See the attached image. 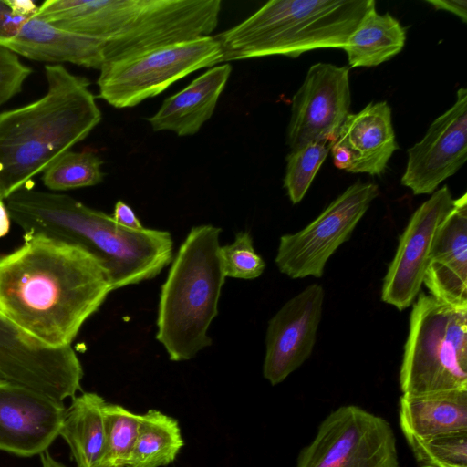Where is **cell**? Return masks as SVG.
Masks as SVG:
<instances>
[{
  "instance_id": "26",
  "label": "cell",
  "mask_w": 467,
  "mask_h": 467,
  "mask_svg": "<svg viewBox=\"0 0 467 467\" xmlns=\"http://www.w3.org/2000/svg\"><path fill=\"white\" fill-rule=\"evenodd\" d=\"M105 446L99 467H127L141 420L126 408L108 403L104 409Z\"/></svg>"
},
{
  "instance_id": "7",
  "label": "cell",
  "mask_w": 467,
  "mask_h": 467,
  "mask_svg": "<svg viewBox=\"0 0 467 467\" xmlns=\"http://www.w3.org/2000/svg\"><path fill=\"white\" fill-rule=\"evenodd\" d=\"M403 394L467 389V309L420 293L400 370Z\"/></svg>"
},
{
  "instance_id": "4",
  "label": "cell",
  "mask_w": 467,
  "mask_h": 467,
  "mask_svg": "<svg viewBox=\"0 0 467 467\" xmlns=\"http://www.w3.org/2000/svg\"><path fill=\"white\" fill-rule=\"evenodd\" d=\"M221 5L220 0H47L35 16L102 41L107 63L209 36Z\"/></svg>"
},
{
  "instance_id": "1",
  "label": "cell",
  "mask_w": 467,
  "mask_h": 467,
  "mask_svg": "<svg viewBox=\"0 0 467 467\" xmlns=\"http://www.w3.org/2000/svg\"><path fill=\"white\" fill-rule=\"evenodd\" d=\"M111 291L104 265L67 242L26 234L0 256V313L50 348L71 346Z\"/></svg>"
},
{
  "instance_id": "37",
  "label": "cell",
  "mask_w": 467,
  "mask_h": 467,
  "mask_svg": "<svg viewBox=\"0 0 467 467\" xmlns=\"http://www.w3.org/2000/svg\"><path fill=\"white\" fill-rule=\"evenodd\" d=\"M0 201H2V200L0 199Z\"/></svg>"
},
{
  "instance_id": "32",
  "label": "cell",
  "mask_w": 467,
  "mask_h": 467,
  "mask_svg": "<svg viewBox=\"0 0 467 467\" xmlns=\"http://www.w3.org/2000/svg\"><path fill=\"white\" fill-rule=\"evenodd\" d=\"M111 216L118 224L130 230H141L144 228L132 208L122 201L116 202Z\"/></svg>"
},
{
  "instance_id": "36",
  "label": "cell",
  "mask_w": 467,
  "mask_h": 467,
  "mask_svg": "<svg viewBox=\"0 0 467 467\" xmlns=\"http://www.w3.org/2000/svg\"><path fill=\"white\" fill-rule=\"evenodd\" d=\"M41 467H67L62 462L57 461L48 451L40 454Z\"/></svg>"
},
{
  "instance_id": "17",
  "label": "cell",
  "mask_w": 467,
  "mask_h": 467,
  "mask_svg": "<svg viewBox=\"0 0 467 467\" xmlns=\"http://www.w3.org/2000/svg\"><path fill=\"white\" fill-rule=\"evenodd\" d=\"M334 165L351 173L381 175L398 149L391 108L387 101L370 102L350 113L329 143Z\"/></svg>"
},
{
  "instance_id": "29",
  "label": "cell",
  "mask_w": 467,
  "mask_h": 467,
  "mask_svg": "<svg viewBox=\"0 0 467 467\" xmlns=\"http://www.w3.org/2000/svg\"><path fill=\"white\" fill-rule=\"evenodd\" d=\"M219 255L225 277L254 279L265 268V261L255 252L253 239L246 231L237 233L233 243L220 246Z\"/></svg>"
},
{
  "instance_id": "31",
  "label": "cell",
  "mask_w": 467,
  "mask_h": 467,
  "mask_svg": "<svg viewBox=\"0 0 467 467\" xmlns=\"http://www.w3.org/2000/svg\"><path fill=\"white\" fill-rule=\"evenodd\" d=\"M26 20L12 10L7 0H0V46L14 38Z\"/></svg>"
},
{
  "instance_id": "8",
  "label": "cell",
  "mask_w": 467,
  "mask_h": 467,
  "mask_svg": "<svg viewBox=\"0 0 467 467\" xmlns=\"http://www.w3.org/2000/svg\"><path fill=\"white\" fill-rule=\"evenodd\" d=\"M222 51L214 36H202L159 47L105 63L99 69V96L123 109L155 97L191 73L221 64Z\"/></svg>"
},
{
  "instance_id": "21",
  "label": "cell",
  "mask_w": 467,
  "mask_h": 467,
  "mask_svg": "<svg viewBox=\"0 0 467 467\" xmlns=\"http://www.w3.org/2000/svg\"><path fill=\"white\" fill-rule=\"evenodd\" d=\"M399 405L405 438L426 439L467 431V389L402 394Z\"/></svg>"
},
{
  "instance_id": "35",
  "label": "cell",
  "mask_w": 467,
  "mask_h": 467,
  "mask_svg": "<svg viewBox=\"0 0 467 467\" xmlns=\"http://www.w3.org/2000/svg\"><path fill=\"white\" fill-rule=\"evenodd\" d=\"M10 229V216L3 201H0V238L5 236Z\"/></svg>"
},
{
  "instance_id": "14",
  "label": "cell",
  "mask_w": 467,
  "mask_h": 467,
  "mask_svg": "<svg viewBox=\"0 0 467 467\" xmlns=\"http://www.w3.org/2000/svg\"><path fill=\"white\" fill-rule=\"evenodd\" d=\"M467 159V90H457L453 105L436 118L423 138L408 150L401 184L413 194H431Z\"/></svg>"
},
{
  "instance_id": "18",
  "label": "cell",
  "mask_w": 467,
  "mask_h": 467,
  "mask_svg": "<svg viewBox=\"0 0 467 467\" xmlns=\"http://www.w3.org/2000/svg\"><path fill=\"white\" fill-rule=\"evenodd\" d=\"M423 283L430 295L467 309V194L455 199L433 243Z\"/></svg>"
},
{
  "instance_id": "11",
  "label": "cell",
  "mask_w": 467,
  "mask_h": 467,
  "mask_svg": "<svg viewBox=\"0 0 467 467\" xmlns=\"http://www.w3.org/2000/svg\"><path fill=\"white\" fill-rule=\"evenodd\" d=\"M83 368L71 346L50 348L0 313V379L63 402L81 389Z\"/></svg>"
},
{
  "instance_id": "16",
  "label": "cell",
  "mask_w": 467,
  "mask_h": 467,
  "mask_svg": "<svg viewBox=\"0 0 467 467\" xmlns=\"http://www.w3.org/2000/svg\"><path fill=\"white\" fill-rule=\"evenodd\" d=\"M65 411L63 402L0 379V451L40 455L59 436Z\"/></svg>"
},
{
  "instance_id": "10",
  "label": "cell",
  "mask_w": 467,
  "mask_h": 467,
  "mask_svg": "<svg viewBox=\"0 0 467 467\" xmlns=\"http://www.w3.org/2000/svg\"><path fill=\"white\" fill-rule=\"evenodd\" d=\"M379 194L377 184L356 182L305 228L282 235L275 259L279 271L293 279L321 277L327 260L349 240Z\"/></svg>"
},
{
  "instance_id": "25",
  "label": "cell",
  "mask_w": 467,
  "mask_h": 467,
  "mask_svg": "<svg viewBox=\"0 0 467 467\" xmlns=\"http://www.w3.org/2000/svg\"><path fill=\"white\" fill-rule=\"evenodd\" d=\"M102 160L91 149L68 150L44 171V185L52 191H67L94 186L103 181Z\"/></svg>"
},
{
  "instance_id": "30",
  "label": "cell",
  "mask_w": 467,
  "mask_h": 467,
  "mask_svg": "<svg viewBox=\"0 0 467 467\" xmlns=\"http://www.w3.org/2000/svg\"><path fill=\"white\" fill-rule=\"evenodd\" d=\"M32 69L18 56L0 46V106L18 94Z\"/></svg>"
},
{
  "instance_id": "9",
  "label": "cell",
  "mask_w": 467,
  "mask_h": 467,
  "mask_svg": "<svg viewBox=\"0 0 467 467\" xmlns=\"http://www.w3.org/2000/svg\"><path fill=\"white\" fill-rule=\"evenodd\" d=\"M296 467H400L396 438L383 418L341 406L321 422Z\"/></svg>"
},
{
  "instance_id": "22",
  "label": "cell",
  "mask_w": 467,
  "mask_h": 467,
  "mask_svg": "<svg viewBox=\"0 0 467 467\" xmlns=\"http://www.w3.org/2000/svg\"><path fill=\"white\" fill-rule=\"evenodd\" d=\"M107 401L94 392L75 396L59 430L78 467H99L105 446Z\"/></svg>"
},
{
  "instance_id": "34",
  "label": "cell",
  "mask_w": 467,
  "mask_h": 467,
  "mask_svg": "<svg viewBox=\"0 0 467 467\" xmlns=\"http://www.w3.org/2000/svg\"><path fill=\"white\" fill-rule=\"evenodd\" d=\"M12 10L18 16L26 19L35 16L38 6L30 0H7Z\"/></svg>"
},
{
  "instance_id": "12",
  "label": "cell",
  "mask_w": 467,
  "mask_h": 467,
  "mask_svg": "<svg viewBox=\"0 0 467 467\" xmlns=\"http://www.w3.org/2000/svg\"><path fill=\"white\" fill-rule=\"evenodd\" d=\"M350 105L349 68L323 62L312 65L292 99L286 135L289 148L329 145L350 114Z\"/></svg>"
},
{
  "instance_id": "5",
  "label": "cell",
  "mask_w": 467,
  "mask_h": 467,
  "mask_svg": "<svg viewBox=\"0 0 467 467\" xmlns=\"http://www.w3.org/2000/svg\"><path fill=\"white\" fill-rule=\"evenodd\" d=\"M374 0H272L214 38L223 62L342 48Z\"/></svg>"
},
{
  "instance_id": "2",
  "label": "cell",
  "mask_w": 467,
  "mask_h": 467,
  "mask_svg": "<svg viewBox=\"0 0 467 467\" xmlns=\"http://www.w3.org/2000/svg\"><path fill=\"white\" fill-rule=\"evenodd\" d=\"M5 200L10 219L24 234H43L86 250L104 265L113 290L154 278L173 259L169 232L130 230L71 196L27 185Z\"/></svg>"
},
{
  "instance_id": "33",
  "label": "cell",
  "mask_w": 467,
  "mask_h": 467,
  "mask_svg": "<svg viewBox=\"0 0 467 467\" xmlns=\"http://www.w3.org/2000/svg\"><path fill=\"white\" fill-rule=\"evenodd\" d=\"M437 10L448 11L458 16L463 23L467 22V1L465 0H427Z\"/></svg>"
},
{
  "instance_id": "24",
  "label": "cell",
  "mask_w": 467,
  "mask_h": 467,
  "mask_svg": "<svg viewBox=\"0 0 467 467\" xmlns=\"http://www.w3.org/2000/svg\"><path fill=\"white\" fill-rule=\"evenodd\" d=\"M184 442L177 420L157 410L141 415L127 467H162L171 463Z\"/></svg>"
},
{
  "instance_id": "28",
  "label": "cell",
  "mask_w": 467,
  "mask_h": 467,
  "mask_svg": "<svg viewBox=\"0 0 467 467\" xmlns=\"http://www.w3.org/2000/svg\"><path fill=\"white\" fill-rule=\"evenodd\" d=\"M328 153L327 144L309 143L287 154L284 187L293 204L302 201Z\"/></svg>"
},
{
  "instance_id": "27",
  "label": "cell",
  "mask_w": 467,
  "mask_h": 467,
  "mask_svg": "<svg viewBox=\"0 0 467 467\" xmlns=\"http://www.w3.org/2000/svg\"><path fill=\"white\" fill-rule=\"evenodd\" d=\"M406 440L420 467H467V431Z\"/></svg>"
},
{
  "instance_id": "13",
  "label": "cell",
  "mask_w": 467,
  "mask_h": 467,
  "mask_svg": "<svg viewBox=\"0 0 467 467\" xmlns=\"http://www.w3.org/2000/svg\"><path fill=\"white\" fill-rule=\"evenodd\" d=\"M447 185L412 213L383 279L381 299L399 310L410 306L421 285L439 229L454 206Z\"/></svg>"
},
{
  "instance_id": "6",
  "label": "cell",
  "mask_w": 467,
  "mask_h": 467,
  "mask_svg": "<svg viewBox=\"0 0 467 467\" xmlns=\"http://www.w3.org/2000/svg\"><path fill=\"white\" fill-rule=\"evenodd\" d=\"M221 231L211 224L192 228L161 287L156 338L171 361L190 360L212 345L208 329L226 278L219 255Z\"/></svg>"
},
{
  "instance_id": "19",
  "label": "cell",
  "mask_w": 467,
  "mask_h": 467,
  "mask_svg": "<svg viewBox=\"0 0 467 467\" xmlns=\"http://www.w3.org/2000/svg\"><path fill=\"white\" fill-rule=\"evenodd\" d=\"M4 47L36 61L68 62L99 70L106 62L102 41L59 29L35 16Z\"/></svg>"
},
{
  "instance_id": "20",
  "label": "cell",
  "mask_w": 467,
  "mask_h": 467,
  "mask_svg": "<svg viewBox=\"0 0 467 467\" xmlns=\"http://www.w3.org/2000/svg\"><path fill=\"white\" fill-rule=\"evenodd\" d=\"M231 71L229 64L214 66L167 98L159 110L147 119L152 130H169L178 136L197 133L212 117Z\"/></svg>"
},
{
  "instance_id": "3",
  "label": "cell",
  "mask_w": 467,
  "mask_h": 467,
  "mask_svg": "<svg viewBox=\"0 0 467 467\" xmlns=\"http://www.w3.org/2000/svg\"><path fill=\"white\" fill-rule=\"evenodd\" d=\"M47 93L0 112V199L29 185L59 156L83 140L101 112L88 78L61 65H47Z\"/></svg>"
},
{
  "instance_id": "15",
  "label": "cell",
  "mask_w": 467,
  "mask_h": 467,
  "mask_svg": "<svg viewBox=\"0 0 467 467\" xmlns=\"http://www.w3.org/2000/svg\"><path fill=\"white\" fill-rule=\"evenodd\" d=\"M325 292L312 284L289 299L268 321L263 375L271 385L284 381L312 354Z\"/></svg>"
},
{
  "instance_id": "23",
  "label": "cell",
  "mask_w": 467,
  "mask_h": 467,
  "mask_svg": "<svg viewBox=\"0 0 467 467\" xmlns=\"http://www.w3.org/2000/svg\"><path fill=\"white\" fill-rule=\"evenodd\" d=\"M406 42V30L389 13L370 9L348 36L342 49L350 67L379 66L399 54Z\"/></svg>"
}]
</instances>
